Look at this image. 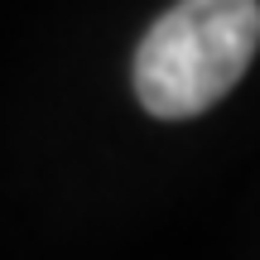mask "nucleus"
Segmentation results:
<instances>
[{
  "instance_id": "nucleus-1",
  "label": "nucleus",
  "mask_w": 260,
  "mask_h": 260,
  "mask_svg": "<svg viewBox=\"0 0 260 260\" xmlns=\"http://www.w3.org/2000/svg\"><path fill=\"white\" fill-rule=\"evenodd\" d=\"M260 0H174L135 48V96L159 121H188L246 77Z\"/></svg>"
}]
</instances>
